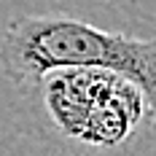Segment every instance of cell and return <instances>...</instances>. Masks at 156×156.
I'll list each match as a JSON object with an SVG mask.
<instances>
[{"mask_svg":"<svg viewBox=\"0 0 156 156\" xmlns=\"http://www.w3.org/2000/svg\"><path fill=\"white\" fill-rule=\"evenodd\" d=\"M3 73L22 89L59 67H105L129 78L156 113V41L108 32L65 14H27L0 41Z\"/></svg>","mask_w":156,"mask_h":156,"instance_id":"obj_1","label":"cell"},{"mask_svg":"<svg viewBox=\"0 0 156 156\" xmlns=\"http://www.w3.org/2000/svg\"><path fill=\"white\" fill-rule=\"evenodd\" d=\"M32 89L41 92L57 137L89 151L124 148L154 113L129 78L105 67H59L41 76Z\"/></svg>","mask_w":156,"mask_h":156,"instance_id":"obj_2","label":"cell"}]
</instances>
